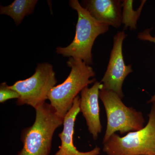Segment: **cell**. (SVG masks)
<instances>
[{"instance_id": "5bb4252c", "label": "cell", "mask_w": 155, "mask_h": 155, "mask_svg": "<svg viewBox=\"0 0 155 155\" xmlns=\"http://www.w3.org/2000/svg\"><path fill=\"white\" fill-rule=\"evenodd\" d=\"M151 29H146L139 32L137 35V38L140 40L148 41L155 44V35L154 36H152L150 34ZM148 104H155V94H154L150 99L147 102Z\"/></svg>"}, {"instance_id": "9c48e42d", "label": "cell", "mask_w": 155, "mask_h": 155, "mask_svg": "<svg viewBox=\"0 0 155 155\" xmlns=\"http://www.w3.org/2000/svg\"><path fill=\"white\" fill-rule=\"evenodd\" d=\"M81 5L94 19L115 28L122 25V1L86 0Z\"/></svg>"}, {"instance_id": "30bf717a", "label": "cell", "mask_w": 155, "mask_h": 155, "mask_svg": "<svg viewBox=\"0 0 155 155\" xmlns=\"http://www.w3.org/2000/svg\"><path fill=\"white\" fill-rule=\"evenodd\" d=\"M80 97L78 96L74 99L72 108L64 118V128L59 134L61 145L54 155H99L101 153V149L98 147L90 151L82 152L78 151L74 146V127L76 117L80 112Z\"/></svg>"}, {"instance_id": "52a82bcc", "label": "cell", "mask_w": 155, "mask_h": 155, "mask_svg": "<svg viewBox=\"0 0 155 155\" xmlns=\"http://www.w3.org/2000/svg\"><path fill=\"white\" fill-rule=\"evenodd\" d=\"M126 37L124 31H119L114 36L107 67L101 81L103 88L114 92L122 99L124 97L123 82L127 75L133 72L131 65L125 64L122 54L123 42Z\"/></svg>"}, {"instance_id": "8992f818", "label": "cell", "mask_w": 155, "mask_h": 155, "mask_svg": "<svg viewBox=\"0 0 155 155\" xmlns=\"http://www.w3.org/2000/svg\"><path fill=\"white\" fill-rule=\"evenodd\" d=\"M57 82L52 65L43 63L37 64L32 76L9 87L19 93L18 105H28L35 109L45 103L49 93Z\"/></svg>"}, {"instance_id": "6da1fadb", "label": "cell", "mask_w": 155, "mask_h": 155, "mask_svg": "<svg viewBox=\"0 0 155 155\" xmlns=\"http://www.w3.org/2000/svg\"><path fill=\"white\" fill-rule=\"evenodd\" d=\"M69 4L78 15L75 38L68 46L57 48L56 52L79 59L90 66L93 64L92 49L96 39L108 31L110 26L94 19L77 0L69 1Z\"/></svg>"}, {"instance_id": "4fadbf2b", "label": "cell", "mask_w": 155, "mask_h": 155, "mask_svg": "<svg viewBox=\"0 0 155 155\" xmlns=\"http://www.w3.org/2000/svg\"><path fill=\"white\" fill-rule=\"evenodd\" d=\"M19 95L16 91L10 88L6 82L0 85V103H4L8 100L19 99Z\"/></svg>"}, {"instance_id": "277c9868", "label": "cell", "mask_w": 155, "mask_h": 155, "mask_svg": "<svg viewBox=\"0 0 155 155\" xmlns=\"http://www.w3.org/2000/svg\"><path fill=\"white\" fill-rule=\"evenodd\" d=\"M99 98L104 104L107 121L103 143L117 131L124 134L144 127L145 119L142 112L127 107L116 93L102 88Z\"/></svg>"}, {"instance_id": "ba28073f", "label": "cell", "mask_w": 155, "mask_h": 155, "mask_svg": "<svg viewBox=\"0 0 155 155\" xmlns=\"http://www.w3.org/2000/svg\"><path fill=\"white\" fill-rule=\"evenodd\" d=\"M101 82L96 81L91 87H85L81 93L80 109L86 120L90 133L97 140L102 128L100 118L99 104L100 90L102 88Z\"/></svg>"}, {"instance_id": "5b68a950", "label": "cell", "mask_w": 155, "mask_h": 155, "mask_svg": "<svg viewBox=\"0 0 155 155\" xmlns=\"http://www.w3.org/2000/svg\"><path fill=\"white\" fill-rule=\"evenodd\" d=\"M103 144V151L107 155H155V104L143 128L122 137L114 134Z\"/></svg>"}, {"instance_id": "3957f363", "label": "cell", "mask_w": 155, "mask_h": 155, "mask_svg": "<svg viewBox=\"0 0 155 155\" xmlns=\"http://www.w3.org/2000/svg\"><path fill=\"white\" fill-rule=\"evenodd\" d=\"M71 71L64 82L52 89L48 96L56 114L64 118L72 108L74 99L89 84L96 81L92 67L79 59L69 58L67 62Z\"/></svg>"}, {"instance_id": "8fae6325", "label": "cell", "mask_w": 155, "mask_h": 155, "mask_svg": "<svg viewBox=\"0 0 155 155\" xmlns=\"http://www.w3.org/2000/svg\"><path fill=\"white\" fill-rule=\"evenodd\" d=\"M38 2L37 0H15L9 5L1 6L0 14L10 16L18 25L25 16L33 13Z\"/></svg>"}, {"instance_id": "7c38bea8", "label": "cell", "mask_w": 155, "mask_h": 155, "mask_svg": "<svg viewBox=\"0 0 155 155\" xmlns=\"http://www.w3.org/2000/svg\"><path fill=\"white\" fill-rule=\"evenodd\" d=\"M133 2L132 0L122 1V23L124 25V29H127L128 28L130 30L136 29L137 21L140 17L143 8L146 1H141L140 6L136 11L133 9Z\"/></svg>"}, {"instance_id": "7a4b0ae2", "label": "cell", "mask_w": 155, "mask_h": 155, "mask_svg": "<svg viewBox=\"0 0 155 155\" xmlns=\"http://www.w3.org/2000/svg\"><path fill=\"white\" fill-rule=\"evenodd\" d=\"M36 116L32 126L23 129L22 150L16 155H49L55 131L64 122L50 104L45 103L35 109Z\"/></svg>"}]
</instances>
